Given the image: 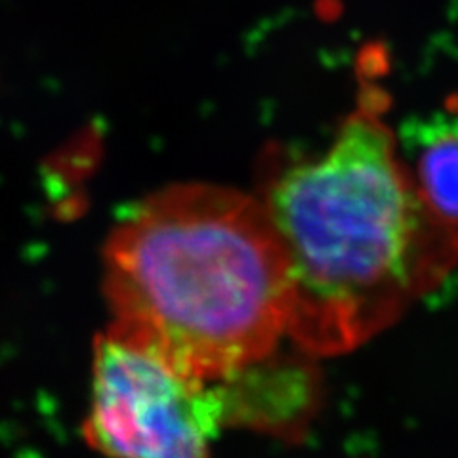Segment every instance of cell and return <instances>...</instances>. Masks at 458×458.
<instances>
[{
    "label": "cell",
    "mask_w": 458,
    "mask_h": 458,
    "mask_svg": "<svg viewBox=\"0 0 458 458\" xmlns=\"http://www.w3.org/2000/svg\"><path fill=\"white\" fill-rule=\"evenodd\" d=\"M104 264L107 331L185 377L233 380L289 336V262L258 195L170 185L113 227Z\"/></svg>",
    "instance_id": "obj_2"
},
{
    "label": "cell",
    "mask_w": 458,
    "mask_h": 458,
    "mask_svg": "<svg viewBox=\"0 0 458 458\" xmlns=\"http://www.w3.org/2000/svg\"><path fill=\"white\" fill-rule=\"evenodd\" d=\"M397 143L424 203L458 229V113L407 124Z\"/></svg>",
    "instance_id": "obj_4"
},
{
    "label": "cell",
    "mask_w": 458,
    "mask_h": 458,
    "mask_svg": "<svg viewBox=\"0 0 458 458\" xmlns=\"http://www.w3.org/2000/svg\"><path fill=\"white\" fill-rule=\"evenodd\" d=\"M229 420L224 382L182 375L113 333L94 340L84 437L109 458H210Z\"/></svg>",
    "instance_id": "obj_3"
},
{
    "label": "cell",
    "mask_w": 458,
    "mask_h": 458,
    "mask_svg": "<svg viewBox=\"0 0 458 458\" xmlns=\"http://www.w3.org/2000/svg\"><path fill=\"white\" fill-rule=\"evenodd\" d=\"M260 182L291 271L289 338L308 353L363 346L458 264V229L414 188L380 92L367 90L321 155H271Z\"/></svg>",
    "instance_id": "obj_1"
}]
</instances>
